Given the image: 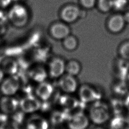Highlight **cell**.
Segmentation results:
<instances>
[{
	"mask_svg": "<svg viewBox=\"0 0 129 129\" xmlns=\"http://www.w3.org/2000/svg\"><path fill=\"white\" fill-rule=\"evenodd\" d=\"M8 17L10 22L17 27L25 26L29 19L28 11L24 6L20 4H16L11 8Z\"/></svg>",
	"mask_w": 129,
	"mask_h": 129,
	"instance_id": "7a4b0ae2",
	"label": "cell"
},
{
	"mask_svg": "<svg viewBox=\"0 0 129 129\" xmlns=\"http://www.w3.org/2000/svg\"><path fill=\"white\" fill-rule=\"evenodd\" d=\"M69 116V113L66 111H55L54 112L51 116V121L55 125L59 124L64 121H67Z\"/></svg>",
	"mask_w": 129,
	"mask_h": 129,
	"instance_id": "44dd1931",
	"label": "cell"
},
{
	"mask_svg": "<svg viewBox=\"0 0 129 129\" xmlns=\"http://www.w3.org/2000/svg\"><path fill=\"white\" fill-rule=\"evenodd\" d=\"M109 129H129V118L122 115H115L110 120Z\"/></svg>",
	"mask_w": 129,
	"mask_h": 129,
	"instance_id": "e0dca14e",
	"label": "cell"
},
{
	"mask_svg": "<svg viewBox=\"0 0 129 129\" xmlns=\"http://www.w3.org/2000/svg\"><path fill=\"white\" fill-rule=\"evenodd\" d=\"M98 8L102 12H108L113 8L112 0H98Z\"/></svg>",
	"mask_w": 129,
	"mask_h": 129,
	"instance_id": "603a6c76",
	"label": "cell"
},
{
	"mask_svg": "<svg viewBox=\"0 0 129 129\" xmlns=\"http://www.w3.org/2000/svg\"><path fill=\"white\" fill-rule=\"evenodd\" d=\"M58 84L60 90L67 94L73 93L78 89V82L75 76L68 74L59 78Z\"/></svg>",
	"mask_w": 129,
	"mask_h": 129,
	"instance_id": "52a82bcc",
	"label": "cell"
},
{
	"mask_svg": "<svg viewBox=\"0 0 129 129\" xmlns=\"http://www.w3.org/2000/svg\"><path fill=\"white\" fill-rule=\"evenodd\" d=\"M128 84L125 83L124 80L120 79V80L113 85V90L115 94L118 96L126 95L128 93Z\"/></svg>",
	"mask_w": 129,
	"mask_h": 129,
	"instance_id": "ffe728a7",
	"label": "cell"
},
{
	"mask_svg": "<svg viewBox=\"0 0 129 129\" xmlns=\"http://www.w3.org/2000/svg\"><path fill=\"white\" fill-rule=\"evenodd\" d=\"M125 22L123 15L120 14L114 15L109 19L107 26L109 30L113 33L120 32L125 26Z\"/></svg>",
	"mask_w": 129,
	"mask_h": 129,
	"instance_id": "5bb4252c",
	"label": "cell"
},
{
	"mask_svg": "<svg viewBox=\"0 0 129 129\" xmlns=\"http://www.w3.org/2000/svg\"><path fill=\"white\" fill-rule=\"evenodd\" d=\"M53 91L52 85L45 81L38 83L35 89V93L40 100L46 101L51 97Z\"/></svg>",
	"mask_w": 129,
	"mask_h": 129,
	"instance_id": "30bf717a",
	"label": "cell"
},
{
	"mask_svg": "<svg viewBox=\"0 0 129 129\" xmlns=\"http://www.w3.org/2000/svg\"><path fill=\"white\" fill-rule=\"evenodd\" d=\"M62 45L67 50L73 51L77 48L78 45V41L75 36L69 35L63 39Z\"/></svg>",
	"mask_w": 129,
	"mask_h": 129,
	"instance_id": "7402d4cb",
	"label": "cell"
},
{
	"mask_svg": "<svg viewBox=\"0 0 129 129\" xmlns=\"http://www.w3.org/2000/svg\"><path fill=\"white\" fill-rule=\"evenodd\" d=\"M123 16L125 23H129V11L126 12L124 15H123Z\"/></svg>",
	"mask_w": 129,
	"mask_h": 129,
	"instance_id": "d6a6232c",
	"label": "cell"
},
{
	"mask_svg": "<svg viewBox=\"0 0 129 129\" xmlns=\"http://www.w3.org/2000/svg\"><path fill=\"white\" fill-rule=\"evenodd\" d=\"M110 117V108L106 104L100 100L93 103L89 110L90 120L94 124L101 125L106 122Z\"/></svg>",
	"mask_w": 129,
	"mask_h": 129,
	"instance_id": "6da1fadb",
	"label": "cell"
},
{
	"mask_svg": "<svg viewBox=\"0 0 129 129\" xmlns=\"http://www.w3.org/2000/svg\"><path fill=\"white\" fill-rule=\"evenodd\" d=\"M93 129H104V128L101 127V126H97V127H96L94 128Z\"/></svg>",
	"mask_w": 129,
	"mask_h": 129,
	"instance_id": "d590c367",
	"label": "cell"
},
{
	"mask_svg": "<svg viewBox=\"0 0 129 129\" xmlns=\"http://www.w3.org/2000/svg\"><path fill=\"white\" fill-rule=\"evenodd\" d=\"M7 114L3 113L2 112V113H0V124L3 123V122H5L7 120Z\"/></svg>",
	"mask_w": 129,
	"mask_h": 129,
	"instance_id": "4dcf8cb0",
	"label": "cell"
},
{
	"mask_svg": "<svg viewBox=\"0 0 129 129\" xmlns=\"http://www.w3.org/2000/svg\"><path fill=\"white\" fill-rule=\"evenodd\" d=\"M113 8L116 10H121L127 5V0H112Z\"/></svg>",
	"mask_w": 129,
	"mask_h": 129,
	"instance_id": "4316f807",
	"label": "cell"
},
{
	"mask_svg": "<svg viewBox=\"0 0 129 129\" xmlns=\"http://www.w3.org/2000/svg\"><path fill=\"white\" fill-rule=\"evenodd\" d=\"M21 87V82L17 75L4 78L0 85L1 92L4 96H13Z\"/></svg>",
	"mask_w": 129,
	"mask_h": 129,
	"instance_id": "3957f363",
	"label": "cell"
},
{
	"mask_svg": "<svg viewBox=\"0 0 129 129\" xmlns=\"http://www.w3.org/2000/svg\"><path fill=\"white\" fill-rule=\"evenodd\" d=\"M19 108V101L13 96H4L0 99V109L8 115L12 114Z\"/></svg>",
	"mask_w": 129,
	"mask_h": 129,
	"instance_id": "ba28073f",
	"label": "cell"
},
{
	"mask_svg": "<svg viewBox=\"0 0 129 129\" xmlns=\"http://www.w3.org/2000/svg\"><path fill=\"white\" fill-rule=\"evenodd\" d=\"M123 101H124L126 109H127L129 111V94H127L125 96V99Z\"/></svg>",
	"mask_w": 129,
	"mask_h": 129,
	"instance_id": "1f68e13d",
	"label": "cell"
},
{
	"mask_svg": "<svg viewBox=\"0 0 129 129\" xmlns=\"http://www.w3.org/2000/svg\"><path fill=\"white\" fill-rule=\"evenodd\" d=\"M127 84H128V85L129 86V74H128V76L127 77Z\"/></svg>",
	"mask_w": 129,
	"mask_h": 129,
	"instance_id": "8d00e7d4",
	"label": "cell"
},
{
	"mask_svg": "<svg viewBox=\"0 0 129 129\" xmlns=\"http://www.w3.org/2000/svg\"><path fill=\"white\" fill-rule=\"evenodd\" d=\"M51 36L57 40H63L70 35V29L64 23L57 22L51 25L50 28Z\"/></svg>",
	"mask_w": 129,
	"mask_h": 129,
	"instance_id": "4fadbf2b",
	"label": "cell"
},
{
	"mask_svg": "<svg viewBox=\"0 0 129 129\" xmlns=\"http://www.w3.org/2000/svg\"><path fill=\"white\" fill-rule=\"evenodd\" d=\"M41 103L36 97L27 95L19 101V108L25 113L35 112L40 109Z\"/></svg>",
	"mask_w": 129,
	"mask_h": 129,
	"instance_id": "8992f818",
	"label": "cell"
},
{
	"mask_svg": "<svg viewBox=\"0 0 129 129\" xmlns=\"http://www.w3.org/2000/svg\"><path fill=\"white\" fill-rule=\"evenodd\" d=\"M4 75H5V73L0 67V85L2 83V81H3V80L4 79Z\"/></svg>",
	"mask_w": 129,
	"mask_h": 129,
	"instance_id": "836d02e7",
	"label": "cell"
},
{
	"mask_svg": "<svg viewBox=\"0 0 129 129\" xmlns=\"http://www.w3.org/2000/svg\"><path fill=\"white\" fill-rule=\"evenodd\" d=\"M66 63L59 57L53 58L48 65V74L53 78H58L65 72Z\"/></svg>",
	"mask_w": 129,
	"mask_h": 129,
	"instance_id": "9c48e42d",
	"label": "cell"
},
{
	"mask_svg": "<svg viewBox=\"0 0 129 129\" xmlns=\"http://www.w3.org/2000/svg\"><path fill=\"white\" fill-rule=\"evenodd\" d=\"M67 122L69 129H86L89 125L90 119L82 111H79L70 114Z\"/></svg>",
	"mask_w": 129,
	"mask_h": 129,
	"instance_id": "5b68a950",
	"label": "cell"
},
{
	"mask_svg": "<svg viewBox=\"0 0 129 129\" xmlns=\"http://www.w3.org/2000/svg\"><path fill=\"white\" fill-rule=\"evenodd\" d=\"M110 103L111 110L115 115H122V113L126 109L123 101L118 98H114L111 100Z\"/></svg>",
	"mask_w": 129,
	"mask_h": 129,
	"instance_id": "d6986e66",
	"label": "cell"
},
{
	"mask_svg": "<svg viewBox=\"0 0 129 129\" xmlns=\"http://www.w3.org/2000/svg\"><path fill=\"white\" fill-rule=\"evenodd\" d=\"M81 71V66L80 62L76 59H71L66 63L65 72L70 75L76 76Z\"/></svg>",
	"mask_w": 129,
	"mask_h": 129,
	"instance_id": "ac0fdd59",
	"label": "cell"
},
{
	"mask_svg": "<svg viewBox=\"0 0 129 129\" xmlns=\"http://www.w3.org/2000/svg\"><path fill=\"white\" fill-rule=\"evenodd\" d=\"M3 13L2 12V11L1 10H0V20L2 19H3Z\"/></svg>",
	"mask_w": 129,
	"mask_h": 129,
	"instance_id": "e575fe53",
	"label": "cell"
},
{
	"mask_svg": "<svg viewBox=\"0 0 129 129\" xmlns=\"http://www.w3.org/2000/svg\"><path fill=\"white\" fill-rule=\"evenodd\" d=\"M24 113H25L21 110L20 111H18V110H17L13 114H12V120L20 125L24 120Z\"/></svg>",
	"mask_w": 129,
	"mask_h": 129,
	"instance_id": "484cf974",
	"label": "cell"
},
{
	"mask_svg": "<svg viewBox=\"0 0 129 129\" xmlns=\"http://www.w3.org/2000/svg\"><path fill=\"white\" fill-rule=\"evenodd\" d=\"M0 129H20V125L15 121L7 120L0 124Z\"/></svg>",
	"mask_w": 129,
	"mask_h": 129,
	"instance_id": "d4e9b609",
	"label": "cell"
},
{
	"mask_svg": "<svg viewBox=\"0 0 129 129\" xmlns=\"http://www.w3.org/2000/svg\"><path fill=\"white\" fill-rule=\"evenodd\" d=\"M80 101L85 104L94 103L100 99V93L92 86L84 84L81 86L78 91Z\"/></svg>",
	"mask_w": 129,
	"mask_h": 129,
	"instance_id": "277c9868",
	"label": "cell"
},
{
	"mask_svg": "<svg viewBox=\"0 0 129 129\" xmlns=\"http://www.w3.org/2000/svg\"><path fill=\"white\" fill-rule=\"evenodd\" d=\"M28 74L32 80L39 83L45 81L48 74L44 68L41 66H37L31 68Z\"/></svg>",
	"mask_w": 129,
	"mask_h": 129,
	"instance_id": "9a60e30c",
	"label": "cell"
},
{
	"mask_svg": "<svg viewBox=\"0 0 129 129\" xmlns=\"http://www.w3.org/2000/svg\"><path fill=\"white\" fill-rule=\"evenodd\" d=\"M12 0H0V7L4 8L7 7Z\"/></svg>",
	"mask_w": 129,
	"mask_h": 129,
	"instance_id": "f546056e",
	"label": "cell"
},
{
	"mask_svg": "<svg viewBox=\"0 0 129 129\" xmlns=\"http://www.w3.org/2000/svg\"><path fill=\"white\" fill-rule=\"evenodd\" d=\"M80 15V10L75 5L64 7L60 12L61 19L66 23H73L76 21Z\"/></svg>",
	"mask_w": 129,
	"mask_h": 129,
	"instance_id": "7c38bea8",
	"label": "cell"
},
{
	"mask_svg": "<svg viewBox=\"0 0 129 129\" xmlns=\"http://www.w3.org/2000/svg\"><path fill=\"white\" fill-rule=\"evenodd\" d=\"M120 58L125 60H129V41L121 44L118 50Z\"/></svg>",
	"mask_w": 129,
	"mask_h": 129,
	"instance_id": "cb8c5ba5",
	"label": "cell"
},
{
	"mask_svg": "<svg viewBox=\"0 0 129 129\" xmlns=\"http://www.w3.org/2000/svg\"><path fill=\"white\" fill-rule=\"evenodd\" d=\"M1 68L5 74L9 76L16 75L19 70L18 62L12 58L4 59L1 63Z\"/></svg>",
	"mask_w": 129,
	"mask_h": 129,
	"instance_id": "2e32d148",
	"label": "cell"
},
{
	"mask_svg": "<svg viewBox=\"0 0 129 129\" xmlns=\"http://www.w3.org/2000/svg\"><path fill=\"white\" fill-rule=\"evenodd\" d=\"M7 28L3 21L0 20V37H2L6 32Z\"/></svg>",
	"mask_w": 129,
	"mask_h": 129,
	"instance_id": "f1b7e54d",
	"label": "cell"
},
{
	"mask_svg": "<svg viewBox=\"0 0 129 129\" xmlns=\"http://www.w3.org/2000/svg\"><path fill=\"white\" fill-rule=\"evenodd\" d=\"M26 129H48L49 123L43 116L34 114L26 120Z\"/></svg>",
	"mask_w": 129,
	"mask_h": 129,
	"instance_id": "8fae6325",
	"label": "cell"
},
{
	"mask_svg": "<svg viewBox=\"0 0 129 129\" xmlns=\"http://www.w3.org/2000/svg\"><path fill=\"white\" fill-rule=\"evenodd\" d=\"M81 5L85 8L90 9L95 5L96 0H80Z\"/></svg>",
	"mask_w": 129,
	"mask_h": 129,
	"instance_id": "83f0119b",
	"label": "cell"
}]
</instances>
